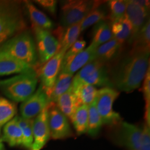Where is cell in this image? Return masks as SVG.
Returning a JSON list of instances; mask_svg holds the SVG:
<instances>
[{"label": "cell", "instance_id": "1", "mask_svg": "<svg viewBox=\"0 0 150 150\" xmlns=\"http://www.w3.org/2000/svg\"><path fill=\"white\" fill-rule=\"evenodd\" d=\"M108 64L111 88L130 92L139 88L150 69V52H134L129 51Z\"/></svg>", "mask_w": 150, "mask_h": 150}, {"label": "cell", "instance_id": "2", "mask_svg": "<svg viewBox=\"0 0 150 150\" xmlns=\"http://www.w3.org/2000/svg\"><path fill=\"white\" fill-rule=\"evenodd\" d=\"M38 82V74L35 71L0 81V88L11 100L23 102L35 92Z\"/></svg>", "mask_w": 150, "mask_h": 150}, {"label": "cell", "instance_id": "3", "mask_svg": "<svg viewBox=\"0 0 150 150\" xmlns=\"http://www.w3.org/2000/svg\"><path fill=\"white\" fill-rule=\"evenodd\" d=\"M0 50L29 65L33 69L38 65L35 43L31 34L27 31L21 32L8 40Z\"/></svg>", "mask_w": 150, "mask_h": 150}, {"label": "cell", "instance_id": "4", "mask_svg": "<svg viewBox=\"0 0 150 150\" xmlns=\"http://www.w3.org/2000/svg\"><path fill=\"white\" fill-rule=\"evenodd\" d=\"M86 84L95 87H111L108 76V64L94 59L83 67L73 79L72 87Z\"/></svg>", "mask_w": 150, "mask_h": 150}, {"label": "cell", "instance_id": "5", "mask_svg": "<svg viewBox=\"0 0 150 150\" xmlns=\"http://www.w3.org/2000/svg\"><path fill=\"white\" fill-rule=\"evenodd\" d=\"M102 2L85 0L64 1L61 6L62 27L66 28L81 22L92 9Z\"/></svg>", "mask_w": 150, "mask_h": 150}, {"label": "cell", "instance_id": "6", "mask_svg": "<svg viewBox=\"0 0 150 150\" xmlns=\"http://www.w3.org/2000/svg\"><path fill=\"white\" fill-rule=\"evenodd\" d=\"M119 94L118 91L111 87H103L98 90L96 106L103 124L115 126L121 122V116L113 109V103Z\"/></svg>", "mask_w": 150, "mask_h": 150}, {"label": "cell", "instance_id": "7", "mask_svg": "<svg viewBox=\"0 0 150 150\" xmlns=\"http://www.w3.org/2000/svg\"><path fill=\"white\" fill-rule=\"evenodd\" d=\"M25 27L20 11L3 5L0 8V44L5 42Z\"/></svg>", "mask_w": 150, "mask_h": 150}, {"label": "cell", "instance_id": "8", "mask_svg": "<svg viewBox=\"0 0 150 150\" xmlns=\"http://www.w3.org/2000/svg\"><path fill=\"white\" fill-rule=\"evenodd\" d=\"M114 131L113 141L129 150H140L142 129L127 122H121Z\"/></svg>", "mask_w": 150, "mask_h": 150}, {"label": "cell", "instance_id": "9", "mask_svg": "<svg viewBox=\"0 0 150 150\" xmlns=\"http://www.w3.org/2000/svg\"><path fill=\"white\" fill-rule=\"evenodd\" d=\"M41 64H44L59 52V42L49 30L32 26Z\"/></svg>", "mask_w": 150, "mask_h": 150}, {"label": "cell", "instance_id": "10", "mask_svg": "<svg viewBox=\"0 0 150 150\" xmlns=\"http://www.w3.org/2000/svg\"><path fill=\"white\" fill-rule=\"evenodd\" d=\"M48 120L51 137L53 139H64L72 136V132L67 117L54 102L48 104Z\"/></svg>", "mask_w": 150, "mask_h": 150}, {"label": "cell", "instance_id": "11", "mask_svg": "<svg viewBox=\"0 0 150 150\" xmlns=\"http://www.w3.org/2000/svg\"><path fill=\"white\" fill-rule=\"evenodd\" d=\"M66 52L60 51L44 64L43 66L36 72L41 80V85L47 95L59 75L63 59Z\"/></svg>", "mask_w": 150, "mask_h": 150}, {"label": "cell", "instance_id": "12", "mask_svg": "<svg viewBox=\"0 0 150 150\" xmlns=\"http://www.w3.org/2000/svg\"><path fill=\"white\" fill-rule=\"evenodd\" d=\"M50 103L48 96L40 84L38 90L22 103L20 107L21 117L33 119L41 112Z\"/></svg>", "mask_w": 150, "mask_h": 150}, {"label": "cell", "instance_id": "13", "mask_svg": "<svg viewBox=\"0 0 150 150\" xmlns=\"http://www.w3.org/2000/svg\"><path fill=\"white\" fill-rule=\"evenodd\" d=\"M48 106L33 120V142L31 150H41L51 137L48 120Z\"/></svg>", "mask_w": 150, "mask_h": 150}, {"label": "cell", "instance_id": "14", "mask_svg": "<svg viewBox=\"0 0 150 150\" xmlns=\"http://www.w3.org/2000/svg\"><path fill=\"white\" fill-rule=\"evenodd\" d=\"M127 5L125 15L132 25V34L128 41L130 45L141 29L148 20L149 13L139 5L134 0L126 1Z\"/></svg>", "mask_w": 150, "mask_h": 150}, {"label": "cell", "instance_id": "15", "mask_svg": "<svg viewBox=\"0 0 150 150\" xmlns=\"http://www.w3.org/2000/svg\"><path fill=\"white\" fill-rule=\"evenodd\" d=\"M35 71L29 65L0 50V76L22 74Z\"/></svg>", "mask_w": 150, "mask_h": 150}, {"label": "cell", "instance_id": "16", "mask_svg": "<svg viewBox=\"0 0 150 150\" xmlns=\"http://www.w3.org/2000/svg\"><path fill=\"white\" fill-rule=\"evenodd\" d=\"M97 48L94 45L90 44L88 47L76 54L69 64L61 68L60 71L74 75L75 72L81 70L88 62L95 59Z\"/></svg>", "mask_w": 150, "mask_h": 150}, {"label": "cell", "instance_id": "17", "mask_svg": "<svg viewBox=\"0 0 150 150\" xmlns=\"http://www.w3.org/2000/svg\"><path fill=\"white\" fill-rule=\"evenodd\" d=\"M81 32V22L66 28L62 27L57 29L56 33L59 42L58 52H66L77 40Z\"/></svg>", "mask_w": 150, "mask_h": 150}, {"label": "cell", "instance_id": "18", "mask_svg": "<svg viewBox=\"0 0 150 150\" xmlns=\"http://www.w3.org/2000/svg\"><path fill=\"white\" fill-rule=\"evenodd\" d=\"M122 47L117 41L113 38L97 48L95 59L110 64L119 56Z\"/></svg>", "mask_w": 150, "mask_h": 150}, {"label": "cell", "instance_id": "19", "mask_svg": "<svg viewBox=\"0 0 150 150\" xmlns=\"http://www.w3.org/2000/svg\"><path fill=\"white\" fill-rule=\"evenodd\" d=\"M74 75L60 71L54 86L47 95L49 102L56 103L59 97L72 86Z\"/></svg>", "mask_w": 150, "mask_h": 150}, {"label": "cell", "instance_id": "20", "mask_svg": "<svg viewBox=\"0 0 150 150\" xmlns=\"http://www.w3.org/2000/svg\"><path fill=\"white\" fill-rule=\"evenodd\" d=\"M111 30L113 38L116 39L122 46L128 42L132 34V25L125 16L118 20L111 22Z\"/></svg>", "mask_w": 150, "mask_h": 150}, {"label": "cell", "instance_id": "21", "mask_svg": "<svg viewBox=\"0 0 150 150\" xmlns=\"http://www.w3.org/2000/svg\"><path fill=\"white\" fill-rule=\"evenodd\" d=\"M55 104L60 111L70 120L72 118L77 108L80 107L72 86L59 97Z\"/></svg>", "mask_w": 150, "mask_h": 150}, {"label": "cell", "instance_id": "22", "mask_svg": "<svg viewBox=\"0 0 150 150\" xmlns=\"http://www.w3.org/2000/svg\"><path fill=\"white\" fill-rule=\"evenodd\" d=\"M26 7L30 18L32 22V26L49 30L54 27V23L43 12L38 10L32 2H25Z\"/></svg>", "mask_w": 150, "mask_h": 150}, {"label": "cell", "instance_id": "23", "mask_svg": "<svg viewBox=\"0 0 150 150\" xmlns=\"http://www.w3.org/2000/svg\"><path fill=\"white\" fill-rule=\"evenodd\" d=\"M2 139L11 147L22 145V133L18 123L17 116L6 123Z\"/></svg>", "mask_w": 150, "mask_h": 150}, {"label": "cell", "instance_id": "24", "mask_svg": "<svg viewBox=\"0 0 150 150\" xmlns=\"http://www.w3.org/2000/svg\"><path fill=\"white\" fill-rule=\"evenodd\" d=\"M130 45H131V49L130 50L131 52H150V21L149 18Z\"/></svg>", "mask_w": 150, "mask_h": 150}, {"label": "cell", "instance_id": "25", "mask_svg": "<svg viewBox=\"0 0 150 150\" xmlns=\"http://www.w3.org/2000/svg\"><path fill=\"white\" fill-rule=\"evenodd\" d=\"M72 90L79 106L91 105L95 100L98 92L96 87L86 84H82L72 87Z\"/></svg>", "mask_w": 150, "mask_h": 150}, {"label": "cell", "instance_id": "26", "mask_svg": "<svg viewBox=\"0 0 150 150\" xmlns=\"http://www.w3.org/2000/svg\"><path fill=\"white\" fill-rule=\"evenodd\" d=\"M112 38L110 24L105 21H101L93 27L91 44L98 47Z\"/></svg>", "mask_w": 150, "mask_h": 150}, {"label": "cell", "instance_id": "27", "mask_svg": "<svg viewBox=\"0 0 150 150\" xmlns=\"http://www.w3.org/2000/svg\"><path fill=\"white\" fill-rule=\"evenodd\" d=\"M88 118V106L82 105L77 108L71 120L76 132L79 135L87 132Z\"/></svg>", "mask_w": 150, "mask_h": 150}, {"label": "cell", "instance_id": "28", "mask_svg": "<svg viewBox=\"0 0 150 150\" xmlns=\"http://www.w3.org/2000/svg\"><path fill=\"white\" fill-rule=\"evenodd\" d=\"M103 1L92 9L87 16L81 22V31L82 32L87 28L93 25H96L99 22L105 21L108 19L107 12L101 6L103 4Z\"/></svg>", "mask_w": 150, "mask_h": 150}, {"label": "cell", "instance_id": "29", "mask_svg": "<svg viewBox=\"0 0 150 150\" xmlns=\"http://www.w3.org/2000/svg\"><path fill=\"white\" fill-rule=\"evenodd\" d=\"M103 125L101 118L97 111L95 100L88 106V129L87 132L92 137H96L98 134Z\"/></svg>", "mask_w": 150, "mask_h": 150}, {"label": "cell", "instance_id": "30", "mask_svg": "<svg viewBox=\"0 0 150 150\" xmlns=\"http://www.w3.org/2000/svg\"><path fill=\"white\" fill-rule=\"evenodd\" d=\"M18 123L22 133V145L28 150H31L33 142V119H27L21 116H17Z\"/></svg>", "mask_w": 150, "mask_h": 150}, {"label": "cell", "instance_id": "31", "mask_svg": "<svg viewBox=\"0 0 150 150\" xmlns=\"http://www.w3.org/2000/svg\"><path fill=\"white\" fill-rule=\"evenodd\" d=\"M16 112V105L13 102L0 97V127L12 120Z\"/></svg>", "mask_w": 150, "mask_h": 150}, {"label": "cell", "instance_id": "32", "mask_svg": "<svg viewBox=\"0 0 150 150\" xmlns=\"http://www.w3.org/2000/svg\"><path fill=\"white\" fill-rule=\"evenodd\" d=\"M108 6L110 13L108 19L111 22L121 18L125 16L127 2L122 0H111L108 1Z\"/></svg>", "mask_w": 150, "mask_h": 150}, {"label": "cell", "instance_id": "33", "mask_svg": "<svg viewBox=\"0 0 150 150\" xmlns=\"http://www.w3.org/2000/svg\"><path fill=\"white\" fill-rule=\"evenodd\" d=\"M143 92L145 98V119L147 125H150V70L147 71L144 80Z\"/></svg>", "mask_w": 150, "mask_h": 150}, {"label": "cell", "instance_id": "34", "mask_svg": "<svg viewBox=\"0 0 150 150\" xmlns=\"http://www.w3.org/2000/svg\"><path fill=\"white\" fill-rule=\"evenodd\" d=\"M86 45V41L83 40H77L64 54L61 65V68L69 64L75 57L76 54L82 51L85 47Z\"/></svg>", "mask_w": 150, "mask_h": 150}, {"label": "cell", "instance_id": "35", "mask_svg": "<svg viewBox=\"0 0 150 150\" xmlns=\"http://www.w3.org/2000/svg\"><path fill=\"white\" fill-rule=\"evenodd\" d=\"M140 150H150V126L146 123L144 124L142 129V141Z\"/></svg>", "mask_w": 150, "mask_h": 150}, {"label": "cell", "instance_id": "36", "mask_svg": "<svg viewBox=\"0 0 150 150\" xmlns=\"http://www.w3.org/2000/svg\"><path fill=\"white\" fill-rule=\"evenodd\" d=\"M36 4H38L44 8L46 10L48 11L51 14L54 15L56 13L57 8V2L54 0H38L35 1Z\"/></svg>", "mask_w": 150, "mask_h": 150}, {"label": "cell", "instance_id": "37", "mask_svg": "<svg viewBox=\"0 0 150 150\" xmlns=\"http://www.w3.org/2000/svg\"><path fill=\"white\" fill-rule=\"evenodd\" d=\"M139 5L144 8L145 10L149 12L150 8V1L146 0H135L134 1Z\"/></svg>", "mask_w": 150, "mask_h": 150}, {"label": "cell", "instance_id": "38", "mask_svg": "<svg viewBox=\"0 0 150 150\" xmlns=\"http://www.w3.org/2000/svg\"><path fill=\"white\" fill-rule=\"evenodd\" d=\"M0 150H5V148L2 143V140L1 139V137H0Z\"/></svg>", "mask_w": 150, "mask_h": 150}, {"label": "cell", "instance_id": "39", "mask_svg": "<svg viewBox=\"0 0 150 150\" xmlns=\"http://www.w3.org/2000/svg\"><path fill=\"white\" fill-rule=\"evenodd\" d=\"M3 5V4L2 2H0V8H1V7Z\"/></svg>", "mask_w": 150, "mask_h": 150}]
</instances>
